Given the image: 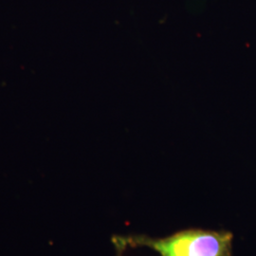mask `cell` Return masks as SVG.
Wrapping results in <instances>:
<instances>
[{"instance_id": "cell-1", "label": "cell", "mask_w": 256, "mask_h": 256, "mask_svg": "<svg viewBox=\"0 0 256 256\" xmlns=\"http://www.w3.org/2000/svg\"><path fill=\"white\" fill-rule=\"evenodd\" d=\"M126 248L146 247L160 256H232L234 236L229 230H182L166 238H156L146 234L114 236Z\"/></svg>"}, {"instance_id": "cell-2", "label": "cell", "mask_w": 256, "mask_h": 256, "mask_svg": "<svg viewBox=\"0 0 256 256\" xmlns=\"http://www.w3.org/2000/svg\"><path fill=\"white\" fill-rule=\"evenodd\" d=\"M116 252H117V256H124V252H126V248L124 247L122 245H120L118 242H113Z\"/></svg>"}]
</instances>
